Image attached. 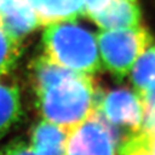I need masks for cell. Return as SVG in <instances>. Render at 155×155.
Listing matches in <instances>:
<instances>
[{"instance_id": "obj_13", "label": "cell", "mask_w": 155, "mask_h": 155, "mask_svg": "<svg viewBox=\"0 0 155 155\" xmlns=\"http://www.w3.org/2000/svg\"><path fill=\"white\" fill-rule=\"evenodd\" d=\"M120 155H155L150 146V137L145 131L136 132L127 138L121 147Z\"/></svg>"}, {"instance_id": "obj_7", "label": "cell", "mask_w": 155, "mask_h": 155, "mask_svg": "<svg viewBox=\"0 0 155 155\" xmlns=\"http://www.w3.org/2000/svg\"><path fill=\"white\" fill-rule=\"evenodd\" d=\"M0 23L20 40L39 25L28 0H0Z\"/></svg>"}, {"instance_id": "obj_4", "label": "cell", "mask_w": 155, "mask_h": 155, "mask_svg": "<svg viewBox=\"0 0 155 155\" xmlns=\"http://www.w3.org/2000/svg\"><path fill=\"white\" fill-rule=\"evenodd\" d=\"M117 134L98 109L70 131L64 155H116Z\"/></svg>"}, {"instance_id": "obj_17", "label": "cell", "mask_w": 155, "mask_h": 155, "mask_svg": "<svg viewBox=\"0 0 155 155\" xmlns=\"http://www.w3.org/2000/svg\"><path fill=\"white\" fill-rule=\"evenodd\" d=\"M130 1H137V0H130Z\"/></svg>"}, {"instance_id": "obj_11", "label": "cell", "mask_w": 155, "mask_h": 155, "mask_svg": "<svg viewBox=\"0 0 155 155\" xmlns=\"http://www.w3.org/2000/svg\"><path fill=\"white\" fill-rule=\"evenodd\" d=\"M21 102L17 86L0 78V139L20 117Z\"/></svg>"}, {"instance_id": "obj_15", "label": "cell", "mask_w": 155, "mask_h": 155, "mask_svg": "<svg viewBox=\"0 0 155 155\" xmlns=\"http://www.w3.org/2000/svg\"><path fill=\"white\" fill-rule=\"evenodd\" d=\"M0 155H39L36 150L31 147V145L17 144L14 146L8 147L5 152H2Z\"/></svg>"}, {"instance_id": "obj_16", "label": "cell", "mask_w": 155, "mask_h": 155, "mask_svg": "<svg viewBox=\"0 0 155 155\" xmlns=\"http://www.w3.org/2000/svg\"><path fill=\"white\" fill-rule=\"evenodd\" d=\"M147 134H148V137H150V146H152L153 152H154V154H155V131H153V132H150V133H147Z\"/></svg>"}, {"instance_id": "obj_1", "label": "cell", "mask_w": 155, "mask_h": 155, "mask_svg": "<svg viewBox=\"0 0 155 155\" xmlns=\"http://www.w3.org/2000/svg\"><path fill=\"white\" fill-rule=\"evenodd\" d=\"M33 81L44 120L68 131L97 109L99 95L92 75L63 68L44 55L33 63Z\"/></svg>"}, {"instance_id": "obj_12", "label": "cell", "mask_w": 155, "mask_h": 155, "mask_svg": "<svg viewBox=\"0 0 155 155\" xmlns=\"http://www.w3.org/2000/svg\"><path fill=\"white\" fill-rule=\"evenodd\" d=\"M21 55L20 39L15 38L0 23V76L15 67Z\"/></svg>"}, {"instance_id": "obj_14", "label": "cell", "mask_w": 155, "mask_h": 155, "mask_svg": "<svg viewBox=\"0 0 155 155\" xmlns=\"http://www.w3.org/2000/svg\"><path fill=\"white\" fill-rule=\"evenodd\" d=\"M114 0H84L85 15L93 20L94 17L99 16L111 5Z\"/></svg>"}, {"instance_id": "obj_5", "label": "cell", "mask_w": 155, "mask_h": 155, "mask_svg": "<svg viewBox=\"0 0 155 155\" xmlns=\"http://www.w3.org/2000/svg\"><path fill=\"white\" fill-rule=\"evenodd\" d=\"M97 109L113 127H124L133 132L143 130L145 107L137 92L115 90L98 98Z\"/></svg>"}, {"instance_id": "obj_8", "label": "cell", "mask_w": 155, "mask_h": 155, "mask_svg": "<svg viewBox=\"0 0 155 155\" xmlns=\"http://www.w3.org/2000/svg\"><path fill=\"white\" fill-rule=\"evenodd\" d=\"M69 133L70 131L44 120L32 130L31 147L39 155H64Z\"/></svg>"}, {"instance_id": "obj_6", "label": "cell", "mask_w": 155, "mask_h": 155, "mask_svg": "<svg viewBox=\"0 0 155 155\" xmlns=\"http://www.w3.org/2000/svg\"><path fill=\"white\" fill-rule=\"evenodd\" d=\"M39 25L74 22L85 15L84 0H28Z\"/></svg>"}, {"instance_id": "obj_10", "label": "cell", "mask_w": 155, "mask_h": 155, "mask_svg": "<svg viewBox=\"0 0 155 155\" xmlns=\"http://www.w3.org/2000/svg\"><path fill=\"white\" fill-rule=\"evenodd\" d=\"M131 78L141 99L155 93V45H150L138 58L131 69Z\"/></svg>"}, {"instance_id": "obj_9", "label": "cell", "mask_w": 155, "mask_h": 155, "mask_svg": "<svg viewBox=\"0 0 155 155\" xmlns=\"http://www.w3.org/2000/svg\"><path fill=\"white\" fill-rule=\"evenodd\" d=\"M92 21L104 30L132 28L140 23V12L137 1L114 0L104 13Z\"/></svg>"}, {"instance_id": "obj_3", "label": "cell", "mask_w": 155, "mask_h": 155, "mask_svg": "<svg viewBox=\"0 0 155 155\" xmlns=\"http://www.w3.org/2000/svg\"><path fill=\"white\" fill-rule=\"evenodd\" d=\"M101 63L116 77H125L138 58L150 45L152 37L145 28L104 30L97 36Z\"/></svg>"}, {"instance_id": "obj_2", "label": "cell", "mask_w": 155, "mask_h": 155, "mask_svg": "<svg viewBox=\"0 0 155 155\" xmlns=\"http://www.w3.org/2000/svg\"><path fill=\"white\" fill-rule=\"evenodd\" d=\"M46 27L43 35L46 58L63 68L87 75L100 70L101 59L93 33L72 22Z\"/></svg>"}]
</instances>
